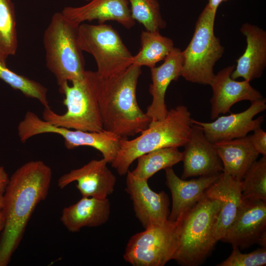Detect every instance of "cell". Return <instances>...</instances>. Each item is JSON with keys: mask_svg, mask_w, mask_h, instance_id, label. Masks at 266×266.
<instances>
[{"mask_svg": "<svg viewBox=\"0 0 266 266\" xmlns=\"http://www.w3.org/2000/svg\"><path fill=\"white\" fill-rule=\"evenodd\" d=\"M51 179V169L41 161L26 163L10 178L3 195L5 223L0 236V266L9 264L34 210L48 195Z\"/></svg>", "mask_w": 266, "mask_h": 266, "instance_id": "1", "label": "cell"}, {"mask_svg": "<svg viewBox=\"0 0 266 266\" xmlns=\"http://www.w3.org/2000/svg\"><path fill=\"white\" fill-rule=\"evenodd\" d=\"M141 74V66L132 65L116 76L100 77L98 101L103 129L122 139L141 133L151 122L136 100Z\"/></svg>", "mask_w": 266, "mask_h": 266, "instance_id": "2", "label": "cell"}, {"mask_svg": "<svg viewBox=\"0 0 266 266\" xmlns=\"http://www.w3.org/2000/svg\"><path fill=\"white\" fill-rule=\"evenodd\" d=\"M192 120L187 106L180 105L170 109L164 119L150 123L137 137L121 139L111 166L119 175H124L131 164L143 154L162 148L183 146L191 131Z\"/></svg>", "mask_w": 266, "mask_h": 266, "instance_id": "3", "label": "cell"}, {"mask_svg": "<svg viewBox=\"0 0 266 266\" xmlns=\"http://www.w3.org/2000/svg\"><path fill=\"white\" fill-rule=\"evenodd\" d=\"M221 207L220 200L203 196L176 221L177 242L172 260L184 266L201 265L217 243L213 227Z\"/></svg>", "mask_w": 266, "mask_h": 266, "instance_id": "4", "label": "cell"}, {"mask_svg": "<svg viewBox=\"0 0 266 266\" xmlns=\"http://www.w3.org/2000/svg\"><path fill=\"white\" fill-rule=\"evenodd\" d=\"M100 76L96 71L86 70L81 79L66 83L59 89L65 96L66 111L58 114L44 107L43 119L57 127L86 132L103 130L98 101Z\"/></svg>", "mask_w": 266, "mask_h": 266, "instance_id": "5", "label": "cell"}, {"mask_svg": "<svg viewBox=\"0 0 266 266\" xmlns=\"http://www.w3.org/2000/svg\"><path fill=\"white\" fill-rule=\"evenodd\" d=\"M79 25L62 12H56L43 34L46 65L59 89L69 81L81 79L86 71L82 51L77 41Z\"/></svg>", "mask_w": 266, "mask_h": 266, "instance_id": "6", "label": "cell"}, {"mask_svg": "<svg viewBox=\"0 0 266 266\" xmlns=\"http://www.w3.org/2000/svg\"><path fill=\"white\" fill-rule=\"evenodd\" d=\"M216 14L206 5L198 18L190 42L182 51L181 76L187 81L210 85L215 76L214 66L224 51L214 33Z\"/></svg>", "mask_w": 266, "mask_h": 266, "instance_id": "7", "label": "cell"}, {"mask_svg": "<svg viewBox=\"0 0 266 266\" xmlns=\"http://www.w3.org/2000/svg\"><path fill=\"white\" fill-rule=\"evenodd\" d=\"M77 41L81 50L93 56L98 75L116 76L132 65L133 56L111 25L83 23L78 28Z\"/></svg>", "mask_w": 266, "mask_h": 266, "instance_id": "8", "label": "cell"}, {"mask_svg": "<svg viewBox=\"0 0 266 266\" xmlns=\"http://www.w3.org/2000/svg\"><path fill=\"white\" fill-rule=\"evenodd\" d=\"M177 235L176 221L149 227L130 238L123 258L133 266H163L172 260Z\"/></svg>", "mask_w": 266, "mask_h": 266, "instance_id": "9", "label": "cell"}, {"mask_svg": "<svg viewBox=\"0 0 266 266\" xmlns=\"http://www.w3.org/2000/svg\"><path fill=\"white\" fill-rule=\"evenodd\" d=\"M24 131L29 138L44 133L58 134L64 138L67 149H73L79 146L93 147L100 151L103 159L110 164L118 154L122 139L115 133L105 130L91 132L55 126L41 119L34 113H30L26 117Z\"/></svg>", "mask_w": 266, "mask_h": 266, "instance_id": "10", "label": "cell"}, {"mask_svg": "<svg viewBox=\"0 0 266 266\" xmlns=\"http://www.w3.org/2000/svg\"><path fill=\"white\" fill-rule=\"evenodd\" d=\"M221 241L242 250L255 243L266 247V201L242 198L235 218Z\"/></svg>", "mask_w": 266, "mask_h": 266, "instance_id": "11", "label": "cell"}, {"mask_svg": "<svg viewBox=\"0 0 266 266\" xmlns=\"http://www.w3.org/2000/svg\"><path fill=\"white\" fill-rule=\"evenodd\" d=\"M245 111L218 117L212 122H203L192 119V123L199 126L207 139L213 144L235 138L243 137L250 132L261 127L264 116L254 117L266 109V100L251 102Z\"/></svg>", "mask_w": 266, "mask_h": 266, "instance_id": "12", "label": "cell"}, {"mask_svg": "<svg viewBox=\"0 0 266 266\" xmlns=\"http://www.w3.org/2000/svg\"><path fill=\"white\" fill-rule=\"evenodd\" d=\"M126 192L131 199L136 218L145 229L168 221L169 200L163 191H153L148 180L138 178L131 171L127 173Z\"/></svg>", "mask_w": 266, "mask_h": 266, "instance_id": "13", "label": "cell"}, {"mask_svg": "<svg viewBox=\"0 0 266 266\" xmlns=\"http://www.w3.org/2000/svg\"><path fill=\"white\" fill-rule=\"evenodd\" d=\"M182 179L220 174L223 164L214 144L205 136L202 130L193 124L189 138L183 146Z\"/></svg>", "mask_w": 266, "mask_h": 266, "instance_id": "14", "label": "cell"}, {"mask_svg": "<svg viewBox=\"0 0 266 266\" xmlns=\"http://www.w3.org/2000/svg\"><path fill=\"white\" fill-rule=\"evenodd\" d=\"M104 159L93 160L83 166L72 169L61 176L58 186L61 189L76 181L82 197L104 199L114 192L116 177Z\"/></svg>", "mask_w": 266, "mask_h": 266, "instance_id": "15", "label": "cell"}, {"mask_svg": "<svg viewBox=\"0 0 266 266\" xmlns=\"http://www.w3.org/2000/svg\"><path fill=\"white\" fill-rule=\"evenodd\" d=\"M235 66H228L219 71L215 74L209 85L212 90L210 99L212 120L217 118L220 114L230 112L232 106L238 102H252L263 98L261 93L253 88L250 82L245 80L237 81L231 78Z\"/></svg>", "mask_w": 266, "mask_h": 266, "instance_id": "16", "label": "cell"}, {"mask_svg": "<svg viewBox=\"0 0 266 266\" xmlns=\"http://www.w3.org/2000/svg\"><path fill=\"white\" fill-rule=\"evenodd\" d=\"M160 66L150 68L152 83L149 91L152 97L151 103L146 114L150 118V123L165 118L168 110L165 102L166 90L172 81L181 76L183 56L182 51L174 47Z\"/></svg>", "mask_w": 266, "mask_h": 266, "instance_id": "17", "label": "cell"}, {"mask_svg": "<svg viewBox=\"0 0 266 266\" xmlns=\"http://www.w3.org/2000/svg\"><path fill=\"white\" fill-rule=\"evenodd\" d=\"M205 195L221 202L213 227V236L217 242L224 237L239 210L242 200L241 181L223 172L207 189Z\"/></svg>", "mask_w": 266, "mask_h": 266, "instance_id": "18", "label": "cell"}, {"mask_svg": "<svg viewBox=\"0 0 266 266\" xmlns=\"http://www.w3.org/2000/svg\"><path fill=\"white\" fill-rule=\"evenodd\" d=\"M128 0H91L86 4L67 6L61 11L70 21L80 25L97 20L99 24L108 21L119 23L127 29L135 25Z\"/></svg>", "mask_w": 266, "mask_h": 266, "instance_id": "19", "label": "cell"}, {"mask_svg": "<svg viewBox=\"0 0 266 266\" xmlns=\"http://www.w3.org/2000/svg\"><path fill=\"white\" fill-rule=\"evenodd\" d=\"M165 170L166 183L172 198L168 220L172 222H175L203 196L205 191L220 174L199 176L198 178L185 180L179 178L172 167Z\"/></svg>", "mask_w": 266, "mask_h": 266, "instance_id": "20", "label": "cell"}, {"mask_svg": "<svg viewBox=\"0 0 266 266\" xmlns=\"http://www.w3.org/2000/svg\"><path fill=\"white\" fill-rule=\"evenodd\" d=\"M240 32L246 38L243 54L236 60V66L231 77L250 81L261 77L266 66V32L257 26L245 23Z\"/></svg>", "mask_w": 266, "mask_h": 266, "instance_id": "21", "label": "cell"}, {"mask_svg": "<svg viewBox=\"0 0 266 266\" xmlns=\"http://www.w3.org/2000/svg\"><path fill=\"white\" fill-rule=\"evenodd\" d=\"M111 205L108 198L82 197L75 203L65 207L61 221L69 232L76 233L83 227H96L109 220Z\"/></svg>", "mask_w": 266, "mask_h": 266, "instance_id": "22", "label": "cell"}, {"mask_svg": "<svg viewBox=\"0 0 266 266\" xmlns=\"http://www.w3.org/2000/svg\"><path fill=\"white\" fill-rule=\"evenodd\" d=\"M223 164V171L235 179L242 180L259 154L252 147L249 135L214 144Z\"/></svg>", "mask_w": 266, "mask_h": 266, "instance_id": "23", "label": "cell"}, {"mask_svg": "<svg viewBox=\"0 0 266 266\" xmlns=\"http://www.w3.org/2000/svg\"><path fill=\"white\" fill-rule=\"evenodd\" d=\"M140 45L138 53L133 56L132 65L146 66L150 68L164 60L174 47L172 40L163 36L159 31H142Z\"/></svg>", "mask_w": 266, "mask_h": 266, "instance_id": "24", "label": "cell"}, {"mask_svg": "<svg viewBox=\"0 0 266 266\" xmlns=\"http://www.w3.org/2000/svg\"><path fill=\"white\" fill-rule=\"evenodd\" d=\"M182 159V153L178 147L156 149L139 157L136 167L131 172L135 176L148 180L159 170L172 167Z\"/></svg>", "mask_w": 266, "mask_h": 266, "instance_id": "25", "label": "cell"}, {"mask_svg": "<svg viewBox=\"0 0 266 266\" xmlns=\"http://www.w3.org/2000/svg\"><path fill=\"white\" fill-rule=\"evenodd\" d=\"M17 47L14 4L10 0H0V54L7 59L16 54Z\"/></svg>", "mask_w": 266, "mask_h": 266, "instance_id": "26", "label": "cell"}, {"mask_svg": "<svg viewBox=\"0 0 266 266\" xmlns=\"http://www.w3.org/2000/svg\"><path fill=\"white\" fill-rule=\"evenodd\" d=\"M0 79L25 96L38 100L44 107H50L47 89L40 83L19 74L0 63Z\"/></svg>", "mask_w": 266, "mask_h": 266, "instance_id": "27", "label": "cell"}, {"mask_svg": "<svg viewBox=\"0 0 266 266\" xmlns=\"http://www.w3.org/2000/svg\"><path fill=\"white\" fill-rule=\"evenodd\" d=\"M241 180L242 198L266 201V156L256 161Z\"/></svg>", "mask_w": 266, "mask_h": 266, "instance_id": "28", "label": "cell"}, {"mask_svg": "<svg viewBox=\"0 0 266 266\" xmlns=\"http://www.w3.org/2000/svg\"><path fill=\"white\" fill-rule=\"evenodd\" d=\"M131 5L132 18L149 31H160L165 28L166 21L160 12L158 0H128Z\"/></svg>", "mask_w": 266, "mask_h": 266, "instance_id": "29", "label": "cell"}, {"mask_svg": "<svg viewBox=\"0 0 266 266\" xmlns=\"http://www.w3.org/2000/svg\"><path fill=\"white\" fill-rule=\"evenodd\" d=\"M266 265V247L258 248L249 253H242L239 248L233 246L227 259L217 266H263Z\"/></svg>", "mask_w": 266, "mask_h": 266, "instance_id": "30", "label": "cell"}, {"mask_svg": "<svg viewBox=\"0 0 266 266\" xmlns=\"http://www.w3.org/2000/svg\"><path fill=\"white\" fill-rule=\"evenodd\" d=\"M252 134L249 135L250 143L259 154L266 156V132L261 127L253 131Z\"/></svg>", "mask_w": 266, "mask_h": 266, "instance_id": "31", "label": "cell"}, {"mask_svg": "<svg viewBox=\"0 0 266 266\" xmlns=\"http://www.w3.org/2000/svg\"><path fill=\"white\" fill-rule=\"evenodd\" d=\"M9 181L7 173L2 166H0V196L3 195Z\"/></svg>", "mask_w": 266, "mask_h": 266, "instance_id": "32", "label": "cell"}, {"mask_svg": "<svg viewBox=\"0 0 266 266\" xmlns=\"http://www.w3.org/2000/svg\"><path fill=\"white\" fill-rule=\"evenodd\" d=\"M223 0H208L207 5L212 10L217 12L218 6Z\"/></svg>", "mask_w": 266, "mask_h": 266, "instance_id": "33", "label": "cell"}, {"mask_svg": "<svg viewBox=\"0 0 266 266\" xmlns=\"http://www.w3.org/2000/svg\"><path fill=\"white\" fill-rule=\"evenodd\" d=\"M4 223H5L4 215L1 210H0V236L3 229V228L4 226Z\"/></svg>", "mask_w": 266, "mask_h": 266, "instance_id": "34", "label": "cell"}, {"mask_svg": "<svg viewBox=\"0 0 266 266\" xmlns=\"http://www.w3.org/2000/svg\"><path fill=\"white\" fill-rule=\"evenodd\" d=\"M6 60L7 59H6L5 58H4L3 56H2L0 54V63H1L2 64H4V65H6Z\"/></svg>", "mask_w": 266, "mask_h": 266, "instance_id": "35", "label": "cell"}, {"mask_svg": "<svg viewBox=\"0 0 266 266\" xmlns=\"http://www.w3.org/2000/svg\"><path fill=\"white\" fill-rule=\"evenodd\" d=\"M3 205V196H0V210H1Z\"/></svg>", "mask_w": 266, "mask_h": 266, "instance_id": "36", "label": "cell"}, {"mask_svg": "<svg viewBox=\"0 0 266 266\" xmlns=\"http://www.w3.org/2000/svg\"><path fill=\"white\" fill-rule=\"evenodd\" d=\"M86 0V1H90V0Z\"/></svg>", "mask_w": 266, "mask_h": 266, "instance_id": "37", "label": "cell"}, {"mask_svg": "<svg viewBox=\"0 0 266 266\" xmlns=\"http://www.w3.org/2000/svg\"><path fill=\"white\" fill-rule=\"evenodd\" d=\"M226 0H223V1H226Z\"/></svg>", "mask_w": 266, "mask_h": 266, "instance_id": "38", "label": "cell"}]
</instances>
